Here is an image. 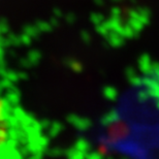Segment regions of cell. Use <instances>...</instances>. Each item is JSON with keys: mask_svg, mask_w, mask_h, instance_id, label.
<instances>
[{"mask_svg": "<svg viewBox=\"0 0 159 159\" xmlns=\"http://www.w3.org/2000/svg\"><path fill=\"white\" fill-rule=\"evenodd\" d=\"M14 107L9 106L0 95V159H21L22 149H18L19 143L25 130L20 123L21 117L14 113ZM23 158V157H22Z\"/></svg>", "mask_w": 159, "mask_h": 159, "instance_id": "6da1fadb", "label": "cell"}]
</instances>
